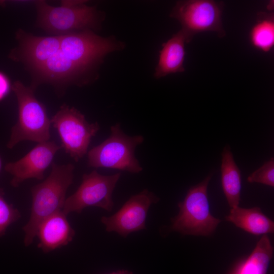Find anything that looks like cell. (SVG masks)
<instances>
[{
    "mask_svg": "<svg viewBox=\"0 0 274 274\" xmlns=\"http://www.w3.org/2000/svg\"><path fill=\"white\" fill-rule=\"evenodd\" d=\"M125 47L124 42L113 36L102 37L90 30L61 35L58 51L33 70L34 86L42 82L81 85L79 79L98 67L107 55Z\"/></svg>",
    "mask_w": 274,
    "mask_h": 274,
    "instance_id": "1",
    "label": "cell"
},
{
    "mask_svg": "<svg viewBox=\"0 0 274 274\" xmlns=\"http://www.w3.org/2000/svg\"><path fill=\"white\" fill-rule=\"evenodd\" d=\"M73 164L53 163L49 176L43 182L32 187V204L29 219L23 227L24 244L30 245L36 236L41 223L52 214L62 210L67 189L74 179Z\"/></svg>",
    "mask_w": 274,
    "mask_h": 274,
    "instance_id": "2",
    "label": "cell"
},
{
    "mask_svg": "<svg viewBox=\"0 0 274 274\" xmlns=\"http://www.w3.org/2000/svg\"><path fill=\"white\" fill-rule=\"evenodd\" d=\"M84 1H63L58 7L45 1H37V25L48 32L58 36L99 28L105 14Z\"/></svg>",
    "mask_w": 274,
    "mask_h": 274,
    "instance_id": "3",
    "label": "cell"
},
{
    "mask_svg": "<svg viewBox=\"0 0 274 274\" xmlns=\"http://www.w3.org/2000/svg\"><path fill=\"white\" fill-rule=\"evenodd\" d=\"M12 90L17 98L18 117L11 129L7 147L12 149L23 141L38 143L49 141L51 120L44 105L36 98L33 89L16 81L12 85Z\"/></svg>",
    "mask_w": 274,
    "mask_h": 274,
    "instance_id": "4",
    "label": "cell"
},
{
    "mask_svg": "<svg viewBox=\"0 0 274 274\" xmlns=\"http://www.w3.org/2000/svg\"><path fill=\"white\" fill-rule=\"evenodd\" d=\"M108 138L88 152V166L131 173L142 171L143 167L136 158L134 151L136 147L144 142L143 136L127 135L119 123L111 126Z\"/></svg>",
    "mask_w": 274,
    "mask_h": 274,
    "instance_id": "5",
    "label": "cell"
},
{
    "mask_svg": "<svg viewBox=\"0 0 274 274\" xmlns=\"http://www.w3.org/2000/svg\"><path fill=\"white\" fill-rule=\"evenodd\" d=\"M209 175L202 182L191 187L184 200L178 204L179 212L172 219L171 229L183 235L209 236L213 234L221 220L210 212L208 186Z\"/></svg>",
    "mask_w": 274,
    "mask_h": 274,
    "instance_id": "6",
    "label": "cell"
},
{
    "mask_svg": "<svg viewBox=\"0 0 274 274\" xmlns=\"http://www.w3.org/2000/svg\"><path fill=\"white\" fill-rule=\"evenodd\" d=\"M223 3L211 0L178 1L170 13V17L181 24L188 43L196 33L216 32L219 37L225 35L222 22Z\"/></svg>",
    "mask_w": 274,
    "mask_h": 274,
    "instance_id": "7",
    "label": "cell"
},
{
    "mask_svg": "<svg viewBox=\"0 0 274 274\" xmlns=\"http://www.w3.org/2000/svg\"><path fill=\"white\" fill-rule=\"evenodd\" d=\"M51 122L58 133L61 146L76 161L87 153L91 139L100 129L97 122L89 123L79 111L65 104Z\"/></svg>",
    "mask_w": 274,
    "mask_h": 274,
    "instance_id": "8",
    "label": "cell"
},
{
    "mask_svg": "<svg viewBox=\"0 0 274 274\" xmlns=\"http://www.w3.org/2000/svg\"><path fill=\"white\" fill-rule=\"evenodd\" d=\"M120 176L119 173L104 176L96 170L84 174L76 191L66 198L62 211L67 215L71 212L81 213L86 208L95 207L111 212L114 205L113 193Z\"/></svg>",
    "mask_w": 274,
    "mask_h": 274,
    "instance_id": "9",
    "label": "cell"
},
{
    "mask_svg": "<svg viewBox=\"0 0 274 274\" xmlns=\"http://www.w3.org/2000/svg\"><path fill=\"white\" fill-rule=\"evenodd\" d=\"M159 198L144 189L130 197L116 213L103 216L101 222L108 232H116L126 237L130 233L146 228V220L151 205L158 202Z\"/></svg>",
    "mask_w": 274,
    "mask_h": 274,
    "instance_id": "10",
    "label": "cell"
},
{
    "mask_svg": "<svg viewBox=\"0 0 274 274\" xmlns=\"http://www.w3.org/2000/svg\"><path fill=\"white\" fill-rule=\"evenodd\" d=\"M60 148L54 141L40 143L19 160L8 163L5 169L12 176L11 185L17 187L28 179L42 180Z\"/></svg>",
    "mask_w": 274,
    "mask_h": 274,
    "instance_id": "11",
    "label": "cell"
},
{
    "mask_svg": "<svg viewBox=\"0 0 274 274\" xmlns=\"http://www.w3.org/2000/svg\"><path fill=\"white\" fill-rule=\"evenodd\" d=\"M16 38L18 48L11 52L10 57L22 61L33 70L47 61L60 46L61 36L38 37L19 30Z\"/></svg>",
    "mask_w": 274,
    "mask_h": 274,
    "instance_id": "12",
    "label": "cell"
},
{
    "mask_svg": "<svg viewBox=\"0 0 274 274\" xmlns=\"http://www.w3.org/2000/svg\"><path fill=\"white\" fill-rule=\"evenodd\" d=\"M65 214L62 210L57 212L43 220L39 226L36 236L38 248L48 253L67 245L75 234Z\"/></svg>",
    "mask_w": 274,
    "mask_h": 274,
    "instance_id": "13",
    "label": "cell"
},
{
    "mask_svg": "<svg viewBox=\"0 0 274 274\" xmlns=\"http://www.w3.org/2000/svg\"><path fill=\"white\" fill-rule=\"evenodd\" d=\"M187 40L181 29L162 45L153 76L159 79L168 75L185 71V45Z\"/></svg>",
    "mask_w": 274,
    "mask_h": 274,
    "instance_id": "14",
    "label": "cell"
},
{
    "mask_svg": "<svg viewBox=\"0 0 274 274\" xmlns=\"http://www.w3.org/2000/svg\"><path fill=\"white\" fill-rule=\"evenodd\" d=\"M225 220L256 235L272 233L274 231L273 221L263 214L259 207L245 209L237 206L231 208Z\"/></svg>",
    "mask_w": 274,
    "mask_h": 274,
    "instance_id": "15",
    "label": "cell"
},
{
    "mask_svg": "<svg viewBox=\"0 0 274 274\" xmlns=\"http://www.w3.org/2000/svg\"><path fill=\"white\" fill-rule=\"evenodd\" d=\"M221 184L224 193L231 208L238 206L241 199V174L228 145L221 154Z\"/></svg>",
    "mask_w": 274,
    "mask_h": 274,
    "instance_id": "16",
    "label": "cell"
},
{
    "mask_svg": "<svg viewBox=\"0 0 274 274\" xmlns=\"http://www.w3.org/2000/svg\"><path fill=\"white\" fill-rule=\"evenodd\" d=\"M273 253L269 238L264 234L251 254L239 262L230 274H267Z\"/></svg>",
    "mask_w": 274,
    "mask_h": 274,
    "instance_id": "17",
    "label": "cell"
},
{
    "mask_svg": "<svg viewBox=\"0 0 274 274\" xmlns=\"http://www.w3.org/2000/svg\"><path fill=\"white\" fill-rule=\"evenodd\" d=\"M249 35L251 45L265 53L274 46V17L273 13L260 12Z\"/></svg>",
    "mask_w": 274,
    "mask_h": 274,
    "instance_id": "18",
    "label": "cell"
},
{
    "mask_svg": "<svg viewBox=\"0 0 274 274\" xmlns=\"http://www.w3.org/2000/svg\"><path fill=\"white\" fill-rule=\"evenodd\" d=\"M3 190L0 188V236L4 235L7 228L21 217L19 211L5 200Z\"/></svg>",
    "mask_w": 274,
    "mask_h": 274,
    "instance_id": "19",
    "label": "cell"
},
{
    "mask_svg": "<svg viewBox=\"0 0 274 274\" xmlns=\"http://www.w3.org/2000/svg\"><path fill=\"white\" fill-rule=\"evenodd\" d=\"M249 183H261L274 186V158L271 157L260 168L251 174L247 178Z\"/></svg>",
    "mask_w": 274,
    "mask_h": 274,
    "instance_id": "20",
    "label": "cell"
},
{
    "mask_svg": "<svg viewBox=\"0 0 274 274\" xmlns=\"http://www.w3.org/2000/svg\"><path fill=\"white\" fill-rule=\"evenodd\" d=\"M12 86L8 77L0 71V101L9 94L12 89Z\"/></svg>",
    "mask_w": 274,
    "mask_h": 274,
    "instance_id": "21",
    "label": "cell"
},
{
    "mask_svg": "<svg viewBox=\"0 0 274 274\" xmlns=\"http://www.w3.org/2000/svg\"><path fill=\"white\" fill-rule=\"evenodd\" d=\"M109 274H132V272L126 270H120Z\"/></svg>",
    "mask_w": 274,
    "mask_h": 274,
    "instance_id": "22",
    "label": "cell"
},
{
    "mask_svg": "<svg viewBox=\"0 0 274 274\" xmlns=\"http://www.w3.org/2000/svg\"><path fill=\"white\" fill-rule=\"evenodd\" d=\"M1 167H2V161H1V159L0 158V170H1Z\"/></svg>",
    "mask_w": 274,
    "mask_h": 274,
    "instance_id": "23",
    "label": "cell"
}]
</instances>
